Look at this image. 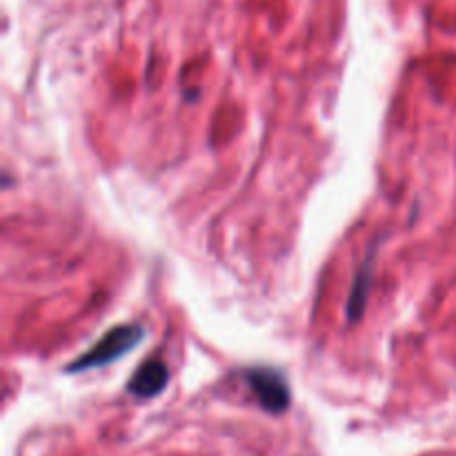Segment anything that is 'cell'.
<instances>
[{
  "label": "cell",
  "instance_id": "obj_1",
  "mask_svg": "<svg viewBox=\"0 0 456 456\" xmlns=\"http://www.w3.org/2000/svg\"><path fill=\"white\" fill-rule=\"evenodd\" d=\"M142 338H145V330H142V325L138 323L118 325V328L110 330V332H107L96 346L89 347L83 356H78L74 363L67 365L65 372L76 374V372H85V370H96V368H102V365L114 363V361H118L120 356L127 354L129 350H134Z\"/></svg>",
  "mask_w": 456,
  "mask_h": 456
},
{
  "label": "cell",
  "instance_id": "obj_2",
  "mask_svg": "<svg viewBox=\"0 0 456 456\" xmlns=\"http://www.w3.org/2000/svg\"><path fill=\"white\" fill-rule=\"evenodd\" d=\"M245 381L265 412L283 414L289 408L292 395L283 372L274 368H249L245 370Z\"/></svg>",
  "mask_w": 456,
  "mask_h": 456
},
{
  "label": "cell",
  "instance_id": "obj_3",
  "mask_svg": "<svg viewBox=\"0 0 456 456\" xmlns=\"http://www.w3.org/2000/svg\"><path fill=\"white\" fill-rule=\"evenodd\" d=\"M169 383V370L160 359H150L134 372L129 379L127 392L138 399H151L160 395Z\"/></svg>",
  "mask_w": 456,
  "mask_h": 456
},
{
  "label": "cell",
  "instance_id": "obj_4",
  "mask_svg": "<svg viewBox=\"0 0 456 456\" xmlns=\"http://www.w3.org/2000/svg\"><path fill=\"white\" fill-rule=\"evenodd\" d=\"M372 254L374 249L370 252L368 261L363 263V267H361L359 274H356L354 285H352L350 301H347V321H350V323L361 319V314H363L365 310V303H368L370 288H372Z\"/></svg>",
  "mask_w": 456,
  "mask_h": 456
}]
</instances>
